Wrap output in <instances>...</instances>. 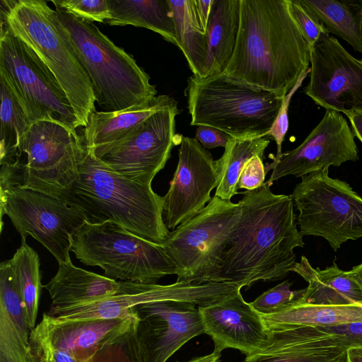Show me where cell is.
<instances>
[{
  "instance_id": "6da1fadb",
  "label": "cell",
  "mask_w": 362,
  "mask_h": 362,
  "mask_svg": "<svg viewBox=\"0 0 362 362\" xmlns=\"http://www.w3.org/2000/svg\"><path fill=\"white\" fill-rule=\"evenodd\" d=\"M235 46L223 73L284 97L309 70L310 47L288 0H239Z\"/></svg>"
},
{
  "instance_id": "7a4b0ae2",
  "label": "cell",
  "mask_w": 362,
  "mask_h": 362,
  "mask_svg": "<svg viewBox=\"0 0 362 362\" xmlns=\"http://www.w3.org/2000/svg\"><path fill=\"white\" fill-rule=\"evenodd\" d=\"M267 182L245 191L240 216L228 247L219 282L250 288L258 281L283 279L296 263L293 250L304 243L297 228L291 195L275 194Z\"/></svg>"
},
{
  "instance_id": "3957f363",
  "label": "cell",
  "mask_w": 362,
  "mask_h": 362,
  "mask_svg": "<svg viewBox=\"0 0 362 362\" xmlns=\"http://www.w3.org/2000/svg\"><path fill=\"white\" fill-rule=\"evenodd\" d=\"M91 224L112 221L132 233L162 244L170 233L162 197L151 185L112 170L83 145L77 180L59 198Z\"/></svg>"
},
{
  "instance_id": "277c9868",
  "label": "cell",
  "mask_w": 362,
  "mask_h": 362,
  "mask_svg": "<svg viewBox=\"0 0 362 362\" xmlns=\"http://www.w3.org/2000/svg\"><path fill=\"white\" fill-rule=\"evenodd\" d=\"M54 10L57 27L88 74L103 112L123 110L156 96L149 76L93 22L57 6Z\"/></svg>"
},
{
  "instance_id": "5b68a950",
  "label": "cell",
  "mask_w": 362,
  "mask_h": 362,
  "mask_svg": "<svg viewBox=\"0 0 362 362\" xmlns=\"http://www.w3.org/2000/svg\"><path fill=\"white\" fill-rule=\"evenodd\" d=\"M1 25L30 47L49 68L80 123L86 127L95 110L90 80L62 36L54 10L43 0H1Z\"/></svg>"
},
{
  "instance_id": "8992f818",
  "label": "cell",
  "mask_w": 362,
  "mask_h": 362,
  "mask_svg": "<svg viewBox=\"0 0 362 362\" xmlns=\"http://www.w3.org/2000/svg\"><path fill=\"white\" fill-rule=\"evenodd\" d=\"M186 94L192 126L211 127L237 139L266 136L284 98L223 73L191 76Z\"/></svg>"
},
{
  "instance_id": "52a82bcc",
  "label": "cell",
  "mask_w": 362,
  "mask_h": 362,
  "mask_svg": "<svg viewBox=\"0 0 362 362\" xmlns=\"http://www.w3.org/2000/svg\"><path fill=\"white\" fill-rule=\"evenodd\" d=\"M84 141L64 126L33 122L16 151L0 162V186L30 189L58 199L77 180Z\"/></svg>"
},
{
  "instance_id": "ba28073f",
  "label": "cell",
  "mask_w": 362,
  "mask_h": 362,
  "mask_svg": "<svg viewBox=\"0 0 362 362\" xmlns=\"http://www.w3.org/2000/svg\"><path fill=\"white\" fill-rule=\"evenodd\" d=\"M71 251L87 266L99 267L105 276L141 284H156L177 274L161 244L123 228L112 221L91 224L85 221L72 235Z\"/></svg>"
},
{
  "instance_id": "9c48e42d",
  "label": "cell",
  "mask_w": 362,
  "mask_h": 362,
  "mask_svg": "<svg viewBox=\"0 0 362 362\" xmlns=\"http://www.w3.org/2000/svg\"><path fill=\"white\" fill-rule=\"evenodd\" d=\"M240 216V206L214 196L192 218L170 232L162 243L174 263L177 281L219 282L224 254Z\"/></svg>"
},
{
  "instance_id": "30bf717a",
  "label": "cell",
  "mask_w": 362,
  "mask_h": 362,
  "mask_svg": "<svg viewBox=\"0 0 362 362\" xmlns=\"http://www.w3.org/2000/svg\"><path fill=\"white\" fill-rule=\"evenodd\" d=\"M291 195L302 236L322 237L334 251L362 238V197L345 181L329 177L328 168L301 177Z\"/></svg>"
},
{
  "instance_id": "8fae6325",
  "label": "cell",
  "mask_w": 362,
  "mask_h": 362,
  "mask_svg": "<svg viewBox=\"0 0 362 362\" xmlns=\"http://www.w3.org/2000/svg\"><path fill=\"white\" fill-rule=\"evenodd\" d=\"M0 72L33 123L49 121L78 134L80 123L53 74L30 47L4 25L0 33Z\"/></svg>"
},
{
  "instance_id": "7c38bea8",
  "label": "cell",
  "mask_w": 362,
  "mask_h": 362,
  "mask_svg": "<svg viewBox=\"0 0 362 362\" xmlns=\"http://www.w3.org/2000/svg\"><path fill=\"white\" fill-rule=\"evenodd\" d=\"M1 218L6 215L25 243L28 235L40 243L59 264L71 261L72 235L83 216L57 197L13 186H0Z\"/></svg>"
},
{
  "instance_id": "4fadbf2b",
  "label": "cell",
  "mask_w": 362,
  "mask_h": 362,
  "mask_svg": "<svg viewBox=\"0 0 362 362\" xmlns=\"http://www.w3.org/2000/svg\"><path fill=\"white\" fill-rule=\"evenodd\" d=\"M240 286L233 282H209L193 284L176 281L169 285L130 282L122 291L90 303L62 309H49L47 314L60 320L126 318L136 315L139 305L161 300H179L197 305L221 300Z\"/></svg>"
},
{
  "instance_id": "5bb4252c",
  "label": "cell",
  "mask_w": 362,
  "mask_h": 362,
  "mask_svg": "<svg viewBox=\"0 0 362 362\" xmlns=\"http://www.w3.org/2000/svg\"><path fill=\"white\" fill-rule=\"evenodd\" d=\"M177 102L151 115L129 137L93 153L117 173L139 183L151 185L182 136L175 133Z\"/></svg>"
},
{
  "instance_id": "9a60e30c",
  "label": "cell",
  "mask_w": 362,
  "mask_h": 362,
  "mask_svg": "<svg viewBox=\"0 0 362 362\" xmlns=\"http://www.w3.org/2000/svg\"><path fill=\"white\" fill-rule=\"evenodd\" d=\"M310 65L303 91L316 105L345 115L362 112V59L325 32L310 47Z\"/></svg>"
},
{
  "instance_id": "2e32d148",
  "label": "cell",
  "mask_w": 362,
  "mask_h": 362,
  "mask_svg": "<svg viewBox=\"0 0 362 362\" xmlns=\"http://www.w3.org/2000/svg\"><path fill=\"white\" fill-rule=\"evenodd\" d=\"M354 134L347 120L336 111L325 113L304 141L296 148L282 153L265 166L266 173L272 170L266 182L270 186L285 176L303 177L314 171L339 167L348 161L358 160Z\"/></svg>"
},
{
  "instance_id": "e0dca14e",
  "label": "cell",
  "mask_w": 362,
  "mask_h": 362,
  "mask_svg": "<svg viewBox=\"0 0 362 362\" xmlns=\"http://www.w3.org/2000/svg\"><path fill=\"white\" fill-rule=\"evenodd\" d=\"M218 183L216 160L195 139L182 136L178 163L163 198V220L168 229L175 230L206 206L211 192Z\"/></svg>"
},
{
  "instance_id": "ac0fdd59",
  "label": "cell",
  "mask_w": 362,
  "mask_h": 362,
  "mask_svg": "<svg viewBox=\"0 0 362 362\" xmlns=\"http://www.w3.org/2000/svg\"><path fill=\"white\" fill-rule=\"evenodd\" d=\"M196 305L185 301L161 300L134 308L141 362H165L189 340L205 334Z\"/></svg>"
},
{
  "instance_id": "d6986e66",
  "label": "cell",
  "mask_w": 362,
  "mask_h": 362,
  "mask_svg": "<svg viewBox=\"0 0 362 362\" xmlns=\"http://www.w3.org/2000/svg\"><path fill=\"white\" fill-rule=\"evenodd\" d=\"M137 320L136 315L126 318L60 321L43 313L31 330L29 354L49 350L80 362H89L103 347L134 328Z\"/></svg>"
},
{
  "instance_id": "ffe728a7",
  "label": "cell",
  "mask_w": 362,
  "mask_h": 362,
  "mask_svg": "<svg viewBox=\"0 0 362 362\" xmlns=\"http://www.w3.org/2000/svg\"><path fill=\"white\" fill-rule=\"evenodd\" d=\"M241 288L221 300L198 306L205 334L213 339L215 352L232 348L249 356L270 339L271 329L262 315L245 301Z\"/></svg>"
},
{
  "instance_id": "44dd1931",
  "label": "cell",
  "mask_w": 362,
  "mask_h": 362,
  "mask_svg": "<svg viewBox=\"0 0 362 362\" xmlns=\"http://www.w3.org/2000/svg\"><path fill=\"white\" fill-rule=\"evenodd\" d=\"M270 329L267 344L243 362H346L350 346L341 335L313 326Z\"/></svg>"
},
{
  "instance_id": "7402d4cb",
  "label": "cell",
  "mask_w": 362,
  "mask_h": 362,
  "mask_svg": "<svg viewBox=\"0 0 362 362\" xmlns=\"http://www.w3.org/2000/svg\"><path fill=\"white\" fill-rule=\"evenodd\" d=\"M11 260L0 264V362H29L31 332Z\"/></svg>"
},
{
  "instance_id": "603a6c76",
  "label": "cell",
  "mask_w": 362,
  "mask_h": 362,
  "mask_svg": "<svg viewBox=\"0 0 362 362\" xmlns=\"http://www.w3.org/2000/svg\"><path fill=\"white\" fill-rule=\"evenodd\" d=\"M131 281H117L73 264H59L57 274L45 285L52 303L49 309H62L90 303L114 296Z\"/></svg>"
},
{
  "instance_id": "cb8c5ba5",
  "label": "cell",
  "mask_w": 362,
  "mask_h": 362,
  "mask_svg": "<svg viewBox=\"0 0 362 362\" xmlns=\"http://www.w3.org/2000/svg\"><path fill=\"white\" fill-rule=\"evenodd\" d=\"M175 100L160 95L120 111L95 110L83 129L84 144L93 153L105 150L132 136L151 115Z\"/></svg>"
},
{
  "instance_id": "d4e9b609",
  "label": "cell",
  "mask_w": 362,
  "mask_h": 362,
  "mask_svg": "<svg viewBox=\"0 0 362 362\" xmlns=\"http://www.w3.org/2000/svg\"><path fill=\"white\" fill-rule=\"evenodd\" d=\"M292 272L297 273L308 284L300 301L322 305H362V291L350 276L349 272L339 269L334 263L320 269L314 268L302 256Z\"/></svg>"
},
{
  "instance_id": "484cf974",
  "label": "cell",
  "mask_w": 362,
  "mask_h": 362,
  "mask_svg": "<svg viewBox=\"0 0 362 362\" xmlns=\"http://www.w3.org/2000/svg\"><path fill=\"white\" fill-rule=\"evenodd\" d=\"M308 14L329 34L362 54V0H296Z\"/></svg>"
},
{
  "instance_id": "4316f807",
  "label": "cell",
  "mask_w": 362,
  "mask_h": 362,
  "mask_svg": "<svg viewBox=\"0 0 362 362\" xmlns=\"http://www.w3.org/2000/svg\"><path fill=\"white\" fill-rule=\"evenodd\" d=\"M240 21L239 0H214L209 16L206 76L223 73L235 46Z\"/></svg>"
},
{
  "instance_id": "83f0119b",
  "label": "cell",
  "mask_w": 362,
  "mask_h": 362,
  "mask_svg": "<svg viewBox=\"0 0 362 362\" xmlns=\"http://www.w3.org/2000/svg\"><path fill=\"white\" fill-rule=\"evenodd\" d=\"M110 25H134L153 30L178 47L173 12L168 0H107Z\"/></svg>"
},
{
  "instance_id": "f1b7e54d",
  "label": "cell",
  "mask_w": 362,
  "mask_h": 362,
  "mask_svg": "<svg viewBox=\"0 0 362 362\" xmlns=\"http://www.w3.org/2000/svg\"><path fill=\"white\" fill-rule=\"evenodd\" d=\"M173 15L178 47L193 75L205 78L208 62V35L202 28L194 0H168Z\"/></svg>"
},
{
  "instance_id": "f546056e",
  "label": "cell",
  "mask_w": 362,
  "mask_h": 362,
  "mask_svg": "<svg viewBox=\"0 0 362 362\" xmlns=\"http://www.w3.org/2000/svg\"><path fill=\"white\" fill-rule=\"evenodd\" d=\"M269 329L294 327H325L362 320V305H322L298 301L281 311L262 315Z\"/></svg>"
},
{
  "instance_id": "4dcf8cb0",
  "label": "cell",
  "mask_w": 362,
  "mask_h": 362,
  "mask_svg": "<svg viewBox=\"0 0 362 362\" xmlns=\"http://www.w3.org/2000/svg\"><path fill=\"white\" fill-rule=\"evenodd\" d=\"M269 143V139L264 137L250 139L231 138L222 156L216 160L218 183L214 196L230 200L238 194V182L243 168L255 156L263 158Z\"/></svg>"
},
{
  "instance_id": "1f68e13d",
  "label": "cell",
  "mask_w": 362,
  "mask_h": 362,
  "mask_svg": "<svg viewBox=\"0 0 362 362\" xmlns=\"http://www.w3.org/2000/svg\"><path fill=\"white\" fill-rule=\"evenodd\" d=\"M0 162L16 151L33 124L5 75L0 72Z\"/></svg>"
},
{
  "instance_id": "d6a6232c",
  "label": "cell",
  "mask_w": 362,
  "mask_h": 362,
  "mask_svg": "<svg viewBox=\"0 0 362 362\" xmlns=\"http://www.w3.org/2000/svg\"><path fill=\"white\" fill-rule=\"evenodd\" d=\"M18 284L22 299L31 329L36 326L39 303L42 285L37 253L26 243L10 259Z\"/></svg>"
},
{
  "instance_id": "836d02e7",
  "label": "cell",
  "mask_w": 362,
  "mask_h": 362,
  "mask_svg": "<svg viewBox=\"0 0 362 362\" xmlns=\"http://www.w3.org/2000/svg\"><path fill=\"white\" fill-rule=\"evenodd\" d=\"M292 283L286 280L266 291L250 304L262 315L276 313L303 298L306 288L291 291Z\"/></svg>"
},
{
  "instance_id": "e575fe53",
  "label": "cell",
  "mask_w": 362,
  "mask_h": 362,
  "mask_svg": "<svg viewBox=\"0 0 362 362\" xmlns=\"http://www.w3.org/2000/svg\"><path fill=\"white\" fill-rule=\"evenodd\" d=\"M136 327L105 345L89 362H141Z\"/></svg>"
},
{
  "instance_id": "d590c367",
  "label": "cell",
  "mask_w": 362,
  "mask_h": 362,
  "mask_svg": "<svg viewBox=\"0 0 362 362\" xmlns=\"http://www.w3.org/2000/svg\"><path fill=\"white\" fill-rule=\"evenodd\" d=\"M54 6L90 22L103 23L110 18L107 0H54Z\"/></svg>"
},
{
  "instance_id": "8d00e7d4",
  "label": "cell",
  "mask_w": 362,
  "mask_h": 362,
  "mask_svg": "<svg viewBox=\"0 0 362 362\" xmlns=\"http://www.w3.org/2000/svg\"><path fill=\"white\" fill-rule=\"evenodd\" d=\"M309 72L310 69L308 71L303 74L295 86L284 97L282 104L279 109L277 117L272 128L266 135V136H269L274 139L276 144L277 151L274 158H279L282 153V143L284 140V137L288 127V112L291 100L296 90L301 86L304 79L306 78Z\"/></svg>"
},
{
  "instance_id": "74e56055",
  "label": "cell",
  "mask_w": 362,
  "mask_h": 362,
  "mask_svg": "<svg viewBox=\"0 0 362 362\" xmlns=\"http://www.w3.org/2000/svg\"><path fill=\"white\" fill-rule=\"evenodd\" d=\"M288 4L292 18L311 47L321 34L325 32V30L308 14L296 0H288Z\"/></svg>"
},
{
  "instance_id": "f35d334b",
  "label": "cell",
  "mask_w": 362,
  "mask_h": 362,
  "mask_svg": "<svg viewBox=\"0 0 362 362\" xmlns=\"http://www.w3.org/2000/svg\"><path fill=\"white\" fill-rule=\"evenodd\" d=\"M265 166L263 158L255 156L243 168L238 182V188L252 191L261 187L265 180Z\"/></svg>"
},
{
  "instance_id": "ab89813d",
  "label": "cell",
  "mask_w": 362,
  "mask_h": 362,
  "mask_svg": "<svg viewBox=\"0 0 362 362\" xmlns=\"http://www.w3.org/2000/svg\"><path fill=\"white\" fill-rule=\"evenodd\" d=\"M322 329L343 336L351 348H362V320L320 327Z\"/></svg>"
},
{
  "instance_id": "60d3db41",
  "label": "cell",
  "mask_w": 362,
  "mask_h": 362,
  "mask_svg": "<svg viewBox=\"0 0 362 362\" xmlns=\"http://www.w3.org/2000/svg\"><path fill=\"white\" fill-rule=\"evenodd\" d=\"M231 138L225 132L208 126L197 127L195 133V139L206 149L225 148Z\"/></svg>"
},
{
  "instance_id": "b9f144b4",
  "label": "cell",
  "mask_w": 362,
  "mask_h": 362,
  "mask_svg": "<svg viewBox=\"0 0 362 362\" xmlns=\"http://www.w3.org/2000/svg\"><path fill=\"white\" fill-rule=\"evenodd\" d=\"M200 25L207 33V27L214 0H194Z\"/></svg>"
},
{
  "instance_id": "7bdbcfd3",
  "label": "cell",
  "mask_w": 362,
  "mask_h": 362,
  "mask_svg": "<svg viewBox=\"0 0 362 362\" xmlns=\"http://www.w3.org/2000/svg\"><path fill=\"white\" fill-rule=\"evenodd\" d=\"M346 116L350 122L354 136L362 144V112H354Z\"/></svg>"
},
{
  "instance_id": "ee69618b",
  "label": "cell",
  "mask_w": 362,
  "mask_h": 362,
  "mask_svg": "<svg viewBox=\"0 0 362 362\" xmlns=\"http://www.w3.org/2000/svg\"><path fill=\"white\" fill-rule=\"evenodd\" d=\"M346 362H362V348H351L346 352Z\"/></svg>"
},
{
  "instance_id": "f6af8a7d",
  "label": "cell",
  "mask_w": 362,
  "mask_h": 362,
  "mask_svg": "<svg viewBox=\"0 0 362 362\" xmlns=\"http://www.w3.org/2000/svg\"><path fill=\"white\" fill-rule=\"evenodd\" d=\"M350 276L358 285L362 291V262L354 267L350 271H348Z\"/></svg>"
},
{
  "instance_id": "bcb514c9",
  "label": "cell",
  "mask_w": 362,
  "mask_h": 362,
  "mask_svg": "<svg viewBox=\"0 0 362 362\" xmlns=\"http://www.w3.org/2000/svg\"><path fill=\"white\" fill-rule=\"evenodd\" d=\"M220 356V353L213 351L211 354L208 355L196 357L186 362H217L219 360Z\"/></svg>"
}]
</instances>
